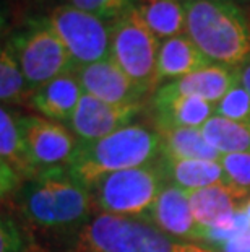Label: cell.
<instances>
[{"label":"cell","instance_id":"cb8c5ba5","mask_svg":"<svg viewBox=\"0 0 250 252\" xmlns=\"http://www.w3.org/2000/svg\"><path fill=\"white\" fill-rule=\"evenodd\" d=\"M216 114L250 126V94L239 82L216 106Z\"/></svg>","mask_w":250,"mask_h":252},{"label":"cell","instance_id":"5bb4252c","mask_svg":"<svg viewBox=\"0 0 250 252\" xmlns=\"http://www.w3.org/2000/svg\"><path fill=\"white\" fill-rule=\"evenodd\" d=\"M83 93L78 77L72 70L36 88L28 98L29 106L42 117L68 124Z\"/></svg>","mask_w":250,"mask_h":252},{"label":"cell","instance_id":"4fadbf2b","mask_svg":"<svg viewBox=\"0 0 250 252\" xmlns=\"http://www.w3.org/2000/svg\"><path fill=\"white\" fill-rule=\"evenodd\" d=\"M156 130L174 127L201 128L216 114V106L196 96L169 93L158 88L151 94Z\"/></svg>","mask_w":250,"mask_h":252},{"label":"cell","instance_id":"9a60e30c","mask_svg":"<svg viewBox=\"0 0 250 252\" xmlns=\"http://www.w3.org/2000/svg\"><path fill=\"white\" fill-rule=\"evenodd\" d=\"M239 70L241 68L211 63L201 70L163 83L158 88L166 90L169 93L196 96L218 106V103L229 93V90L239 83Z\"/></svg>","mask_w":250,"mask_h":252},{"label":"cell","instance_id":"8fae6325","mask_svg":"<svg viewBox=\"0 0 250 252\" xmlns=\"http://www.w3.org/2000/svg\"><path fill=\"white\" fill-rule=\"evenodd\" d=\"M141 106H115L83 93L68 121V127L80 142H94L132 124Z\"/></svg>","mask_w":250,"mask_h":252},{"label":"cell","instance_id":"603a6c76","mask_svg":"<svg viewBox=\"0 0 250 252\" xmlns=\"http://www.w3.org/2000/svg\"><path fill=\"white\" fill-rule=\"evenodd\" d=\"M25 96H29L28 83L13 49L5 42L0 52V99L3 104H15Z\"/></svg>","mask_w":250,"mask_h":252},{"label":"cell","instance_id":"f546056e","mask_svg":"<svg viewBox=\"0 0 250 252\" xmlns=\"http://www.w3.org/2000/svg\"><path fill=\"white\" fill-rule=\"evenodd\" d=\"M239 82H241V85L250 94V62L241 67V70H239Z\"/></svg>","mask_w":250,"mask_h":252},{"label":"cell","instance_id":"4dcf8cb0","mask_svg":"<svg viewBox=\"0 0 250 252\" xmlns=\"http://www.w3.org/2000/svg\"><path fill=\"white\" fill-rule=\"evenodd\" d=\"M242 212L246 213V217L249 218V221H250V200H247L246 203H244V207H242Z\"/></svg>","mask_w":250,"mask_h":252},{"label":"cell","instance_id":"9c48e42d","mask_svg":"<svg viewBox=\"0 0 250 252\" xmlns=\"http://www.w3.org/2000/svg\"><path fill=\"white\" fill-rule=\"evenodd\" d=\"M31 161L39 171L67 166L77 147L72 132L56 121L42 116H17Z\"/></svg>","mask_w":250,"mask_h":252},{"label":"cell","instance_id":"d6986e66","mask_svg":"<svg viewBox=\"0 0 250 252\" xmlns=\"http://www.w3.org/2000/svg\"><path fill=\"white\" fill-rule=\"evenodd\" d=\"M132 7L159 41L185 33L182 0H132Z\"/></svg>","mask_w":250,"mask_h":252},{"label":"cell","instance_id":"8992f818","mask_svg":"<svg viewBox=\"0 0 250 252\" xmlns=\"http://www.w3.org/2000/svg\"><path fill=\"white\" fill-rule=\"evenodd\" d=\"M161 41L134 7L111 23V59L146 94L158 90L156 62Z\"/></svg>","mask_w":250,"mask_h":252},{"label":"cell","instance_id":"30bf717a","mask_svg":"<svg viewBox=\"0 0 250 252\" xmlns=\"http://www.w3.org/2000/svg\"><path fill=\"white\" fill-rule=\"evenodd\" d=\"M84 93L94 96L104 103L115 106H141L146 93L132 82V78L117 65L112 59L75 67Z\"/></svg>","mask_w":250,"mask_h":252},{"label":"cell","instance_id":"5b68a950","mask_svg":"<svg viewBox=\"0 0 250 252\" xmlns=\"http://www.w3.org/2000/svg\"><path fill=\"white\" fill-rule=\"evenodd\" d=\"M166 184L159 159L101 176L88 186L93 205L103 213L141 220Z\"/></svg>","mask_w":250,"mask_h":252},{"label":"cell","instance_id":"ba28073f","mask_svg":"<svg viewBox=\"0 0 250 252\" xmlns=\"http://www.w3.org/2000/svg\"><path fill=\"white\" fill-rule=\"evenodd\" d=\"M46 21L63 42L75 67L104 61L111 56V23L73 5L60 3Z\"/></svg>","mask_w":250,"mask_h":252},{"label":"cell","instance_id":"d4e9b609","mask_svg":"<svg viewBox=\"0 0 250 252\" xmlns=\"http://www.w3.org/2000/svg\"><path fill=\"white\" fill-rule=\"evenodd\" d=\"M249 229H250V221L241 208V210L236 212L234 215L221 220L220 223H216L213 228L203 229L201 243H213L216 246H221L227 243V241L244 234L246 231H249Z\"/></svg>","mask_w":250,"mask_h":252},{"label":"cell","instance_id":"1f68e13d","mask_svg":"<svg viewBox=\"0 0 250 252\" xmlns=\"http://www.w3.org/2000/svg\"><path fill=\"white\" fill-rule=\"evenodd\" d=\"M242 3H250V0H241Z\"/></svg>","mask_w":250,"mask_h":252},{"label":"cell","instance_id":"ac0fdd59","mask_svg":"<svg viewBox=\"0 0 250 252\" xmlns=\"http://www.w3.org/2000/svg\"><path fill=\"white\" fill-rule=\"evenodd\" d=\"M166 182L180 187L184 190H198L203 187L226 182L224 171L220 161L211 159H159Z\"/></svg>","mask_w":250,"mask_h":252},{"label":"cell","instance_id":"83f0119b","mask_svg":"<svg viewBox=\"0 0 250 252\" xmlns=\"http://www.w3.org/2000/svg\"><path fill=\"white\" fill-rule=\"evenodd\" d=\"M20 233L10 220L2 221V252H18Z\"/></svg>","mask_w":250,"mask_h":252},{"label":"cell","instance_id":"44dd1931","mask_svg":"<svg viewBox=\"0 0 250 252\" xmlns=\"http://www.w3.org/2000/svg\"><path fill=\"white\" fill-rule=\"evenodd\" d=\"M0 157H2V164L15 171L20 181H31L41 173L28 155L18 127L17 116L10 112L5 106L0 111Z\"/></svg>","mask_w":250,"mask_h":252},{"label":"cell","instance_id":"7a4b0ae2","mask_svg":"<svg viewBox=\"0 0 250 252\" xmlns=\"http://www.w3.org/2000/svg\"><path fill=\"white\" fill-rule=\"evenodd\" d=\"M20 200L25 217L44 229L83 228L93 208L88 187L65 166L42 169L23 187Z\"/></svg>","mask_w":250,"mask_h":252},{"label":"cell","instance_id":"ffe728a7","mask_svg":"<svg viewBox=\"0 0 250 252\" xmlns=\"http://www.w3.org/2000/svg\"><path fill=\"white\" fill-rule=\"evenodd\" d=\"M161 157L172 159H211L220 161L221 153L206 142L201 128L174 127L158 130Z\"/></svg>","mask_w":250,"mask_h":252},{"label":"cell","instance_id":"6da1fadb","mask_svg":"<svg viewBox=\"0 0 250 252\" xmlns=\"http://www.w3.org/2000/svg\"><path fill=\"white\" fill-rule=\"evenodd\" d=\"M185 34L213 63L250 62V21L236 0H182Z\"/></svg>","mask_w":250,"mask_h":252},{"label":"cell","instance_id":"52a82bcc","mask_svg":"<svg viewBox=\"0 0 250 252\" xmlns=\"http://www.w3.org/2000/svg\"><path fill=\"white\" fill-rule=\"evenodd\" d=\"M28 83L29 94L36 88L75 68L70 54L46 20L15 34L8 41Z\"/></svg>","mask_w":250,"mask_h":252},{"label":"cell","instance_id":"4316f807","mask_svg":"<svg viewBox=\"0 0 250 252\" xmlns=\"http://www.w3.org/2000/svg\"><path fill=\"white\" fill-rule=\"evenodd\" d=\"M80 10L93 13L108 23H112L132 7V0H65Z\"/></svg>","mask_w":250,"mask_h":252},{"label":"cell","instance_id":"7c38bea8","mask_svg":"<svg viewBox=\"0 0 250 252\" xmlns=\"http://www.w3.org/2000/svg\"><path fill=\"white\" fill-rule=\"evenodd\" d=\"M141 220L185 243L201 241L203 236V228L196 223L190 207L189 192L171 182L163 186L150 212Z\"/></svg>","mask_w":250,"mask_h":252},{"label":"cell","instance_id":"e0dca14e","mask_svg":"<svg viewBox=\"0 0 250 252\" xmlns=\"http://www.w3.org/2000/svg\"><path fill=\"white\" fill-rule=\"evenodd\" d=\"M211 61L196 47L187 34H179L161 41L156 62V78L161 87L163 82H172L180 77L211 65Z\"/></svg>","mask_w":250,"mask_h":252},{"label":"cell","instance_id":"484cf974","mask_svg":"<svg viewBox=\"0 0 250 252\" xmlns=\"http://www.w3.org/2000/svg\"><path fill=\"white\" fill-rule=\"evenodd\" d=\"M220 163L224 171L227 184L250 195V153L221 155Z\"/></svg>","mask_w":250,"mask_h":252},{"label":"cell","instance_id":"2e32d148","mask_svg":"<svg viewBox=\"0 0 250 252\" xmlns=\"http://www.w3.org/2000/svg\"><path fill=\"white\" fill-rule=\"evenodd\" d=\"M249 195L227 182L189 192L190 207L196 223L203 229L213 228L221 220L234 215L244 207Z\"/></svg>","mask_w":250,"mask_h":252},{"label":"cell","instance_id":"f1b7e54d","mask_svg":"<svg viewBox=\"0 0 250 252\" xmlns=\"http://www.w3.org/2000/svg\"><path fill=\"white\" fill-rule=\"evenodd\" d=\"M218 248L216 252H250V229Z\"/></svg>","mask_w":250,"mask_h":252},{"label":"cell","instance_id":"d6a6232c","mask_svg":"<svg viewBox=\"0 0 250 252\" xmlns=\"http://www.w3.org/2000/svg\"><path fill=\"white\" fill-rule=\"evenodd\" d=\"M236 2H237V0H236Z\"/></svg>","mask_w":250,"mask_h":252},{"label":"cell","instance_id":"3957f363","mask_svg":"<svg viewBox=\"0 0 250 252\" xmlns=\"http://www.w3.org/2000/svg\"><path fill=\"white\" fill-rule=\"evenodd\" d=\"M161 157L158 130L130 124L94 142H80L65 168L84 186L101 176L154 163Z\"/></svg>","mask_w":250,"mask_h":252},{"label":"cell","instance_id":"277c9868","mask_svg":"<svg viewBox=\"0 0 250 252\" xmlns=\"http://www.w3.org/2000/svg\"><path fill=\"white\" fill-rule=\"evenodd\" d=\"M78 252H216L185 243L138 218L99 213L78 236Z\"/></svg>","mask_w":250,"mask_h":252},{"label":"cell","instance_id":"7402d4cb","mask_svg":"<svg viewBox=\"0 0 250 252\" xmlns=\"http://www.w3.org/2000/svg\"><path fill=\"white\" fill-rule=\"evenodd\" d=\"M201 132L211 147L221 155L250 153V126L234 122L215 114L201 127Z\"/></svg>","mask_w":250,"mask_h":252}]
</instances>
